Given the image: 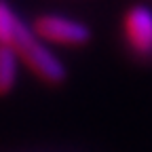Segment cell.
<instances>
[{
	"mask_svg": "<svg viewBox=\"0 0 152 152\" xmlns=\"http://www.w3.org/2000/svg\"><path fill=\"white\" fill-rule=\"evenodd\" d=\"M17 21H19V15L11 9L7 0H0V45L2 47H11Z\"/></svg>",
	"mask_w": 152,
	"mask_h": 152,
	"instance_id": "cell-5",
	"label": "cell"
},
{
	"mask_svg": "<svg viewBox=\"0 0 152 152\" xmlns=\"http://www.w3.org/2000/svg\"><path fill=\"white\" fill-rule=\"evenodd\" d=\"M19 57L13 51V47H2L0 45V95H7L17 80L19 72Z\"/></svg>",
	"mask_w": 152,
	"mask_h": 152,
	"instance_id": "cell-4",
	"label": "cell"
},
{
	"mask_svg": "<svg viewBox=\"0 0 152 152\" xmlns=\"http://www.w3.org/2000/svg\"><path fill=\"white\" fill-rule=\"evenodd\" d=\"M11 47L17 53L19 61H23L40 80H45L49 85H59L66 78V68H64L61 59L47 47V42H42L32 32V28L21 17H19V21L15 26Z\"/></svg>",
	"mask_w": 152,
	"mask_h": 152,
	"instance_id": "cell-1",
	"label": "cell"
},
{
	"mask_svg": "<svg viewBox=\"0 0 152 152\" xmlns=\"http://www.w3.org/2000/svg\"><path fill=\"white\" fill-rule=\"evenodd\" d=\"M123 32L135 55L152 57V11L148 7H131L123 17Z\"/></svg>",
	"mask_w": 152,
	"mask_h": 152,
	"instance_id": "cell-3",
	"label": "cell"
},
{
	"mask_svg": "<svg viewBox=\"0 0 152 152\" xmlns=\"http://www.w3.org/2000/svg\"><path fill=\"white\" fill-rule=\"evenodd\" d=\"M32 32L47 45L59 47H83L91 40V28L64 15H38L30 26Z\"/></svg>",
	"mask_w": 152,
	"mask_h": 152,
	"instance_id": "cell-2",
	"label": "cell"
}]
</instances>
